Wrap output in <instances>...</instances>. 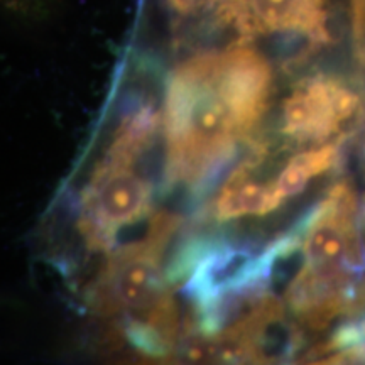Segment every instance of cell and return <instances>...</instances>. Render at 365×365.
I'll use <instances>...</instances> for the list:
<instances>
[{
	"label": "cell",
	"mask_w": 365,
	"mask_h": 365,
	"mask_svg": "<svg viewBox=\"0 0 365 365\" xmlns=\"http://www.w3.org/2000/svg\"><path fill=\"white\" fill-rule=\"evenodd\" d=\"M271 90L267 58L244 41L185 59L164 97L166 176L186 186L207 181L257 129Z\"/></svg>",
	"instance_id": "1"
},
{
	"label": "cell",
	"mask_w": 365,
	"mask_h": 365,
	"mask_svg": "<svg viewBox=\"0 0 365 365\" xmlns=\"http://www.w3.org/2000/svg\"><path fill=\"white\" fill-rule=\"evenodd\" d=\"M362 205L349 181L323 195L294 232L303 255L287 287V303L307 330H327L340 318H365Z\"/></svg>",
	"instance_id": "2"
},
{
	"label": "cell",
	"mask_w": 365,
	"mask_h": 365,
	"mask_svg": "<svg viewBox=\"0 0 365 365\" xmlns=\"http://www.w3.org/2000/svg\"><path fill=\"white\" fill-rule=\"evenodd\" d=\"M158 125L159 115L150 105L130 112L91 173L81 198L80 227L93 247H112L124 228L150 213L153 186L143 171V161Z\"/></svg>",
	"instance_id": "3"
},
{
	"label": "cell",
	"mask_w": 365,
	"mask_h": 365,
	"mask_svg": "<svg viewBox=\"0 0 365 365\" xmlns=\"http://www.w3.org/2000/svg\"><path fill=\"white\" fill-rule=\"evenodd\" d=\"M171 228L170 218L159 217L143 240L117 250L98 291L103 308L134 314V325L148 327L164 340H170L176 330L161 271V250Z\"/></svg>",
	"instance_id": "4"
},
{
	"label": "cell",
	"mask_w": 365,
	"mask_h": 365,
	"mask_svg": "<svg viewBox=\"0 0 365 365\" xmlns=\"http://www.w3.org/2000/svg\"><path fill=\"white\" fill-rule=\"evenodd\" d=\"M244 43L291 39L318 49L330 43V0H207Z\"/></svg>",
	"instance_id": "5"
},
{
	"label": "cell",
	"mask_w": 365,
	"mask_h": 365,
	"mask_svg": "<svg viewBox=\"0 0 365 365\" xmlns=\"http://www.w3.org/2000/svg\"><path fill=\"white\" fill-rule=\"evenodd\" d=\"M360 108V95L340 76L317 73L299 80L281 108V132L308 148L344 134Z\"/></svg>",
	"instance_id": "6"
},
{
	"label": "cell",
	"mask_w": 365,
	"mask_h": 365,
	"mask_svg": "<svg viewBox=\"0 0 365 365\" xmlns=\"http://www.w3.org/2000/svg\"><path fill=\"white\" fill-rule=\"evenodd\" d=\"M267 148L254 153L240 163L239 168L223 182L215 198V217L218 220H234L242 217H262L276 210L271 193V180L261 176V166Z\"/></svg>",
	"instance_id": "7"
},
{
	"label": "cell",
	"mask_w": 365,
	"mask_h": 365,
	"mask_svg": "<svg viewBox=\"0 0 365 365\" xmlns=\"http://www.w3.org/2000/svg\"><path fill=\"white\" fill-rule=\"evenodd\" d=\"M340 156V140L313 145V148L296 153L281 168L279 173L271 178V193L276 208H279L287 200L303 193L319 176L330 173L339 164Z\"/></svg>",
	"instance_id": "8"
},
{
	"label": "cell",
	"mask_w": 365,
	"mask_h": 365,
	"mask_svg": "<svg viewBox=\"0 0 365 365\" xmlns=\"http://www.w3.org/2000/svg\"><path fill=\"white\" fill-rule=\"evenodd\" d=\"M301 365H365V340H328L317 346Z\"/></svg>",
	"instance_id": "9"
},
{
	"label": "cell",
	"mask_w": 365,
	"mask_h": 365,
	"mask_svg": "<svg viewBox=\"0 0 365 365\" xmlns=\"http://www.w3.org/2000/svg\"><path fill=\"white\" fill-rule=\"evenodd\" d=\"M352 6V33L360 61H365V0H350Z\"/></svg>",
	"instance_id": "10"
},
{
	"label": "cell",
	"mask_w": 365,
	"mask_h": 365,
	"mask_svg": "<svg viewBox=\"0 0 365 365\" xmlns=\"http://www.w3.org/2000/svg\"><path fill=\"white\" fill-rule=\"evenodd\" d=\"M203 0H170V4L180 12H191Z\"/></svg>",
	"instance_id": "11"
},
{
	"label": "cell",
	"mask_w": 365,
	"mask_h": 365,
	"mask_svg": "<svg viewBox=\"0 0 365 365\" xmlns=\"http://www.w3.org/2000/svg\"><path fill=\"white\" fill-rule=\"evenodd\" d=\"M362 220L365 222V193H364V200H362Z\"/></svg>",
	"instance_id": "12"
}]
</instances>
